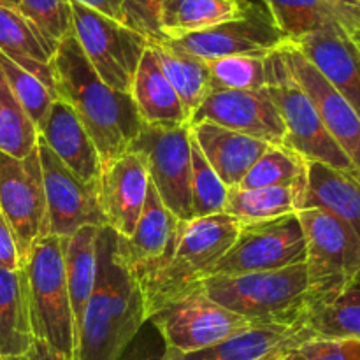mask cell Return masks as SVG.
Listing matches in <instances>:
<instances>
[{
  "instance_id": "obj_1",
  "label": "cell",
  "mask_w": 360,
  "mask_h": 360,
  "mask_svg": "<svg viewBox=\"0 0 360 360\" xmlns=\"http://www.w3.org/2000/svg\"><path fill=\"white\" fill-rule=\"evenodd\" d=\"M53 81L56 97L76 112L102 165L130 150L144 127L132 97L112 90L98 77L72 32L53 53Z\"/></svg>"
},
{
  "instance_id": "obj_2",
  "label": "cell",
  "mask_w": 360,
  "mask_h": 360,
  "mask_svg": "<svg viewBox=\"0 0 360 360\" xmlns=\"http://www.w3.org/2000/svg\"><path fill=\"white\" fill-rule=\"evenodd\" d=\"M116 234H98V273L76 340V360H118L146 322L143 290L116 257Z\"/></svg>"
},
{
  "instance_id": "obj_3",
  "label": "cell",
  "mask_w": 360,
  "mask_h": 360,
  "mask_svg": "<svg viewBox=\"0 0 360 360\" xmlns=\"http://www.w3.org/2000/svg\"><path fill=\"white\" fill-rule=\"evenodd\" d=\"M239 229L241 224L225 213L181 220L171 259L139 283L146 320L172 302L199 290L234 245Z\"/></svg>"
},
{
  "instance_id": "obj_4",
  "label": "cell",
  "mask_w": 360,
  "mask_h": 360,
  "mask_svg": "<svg viewBox=\"0 0 360 360\" xmlns=\"http://www.w3.org/2000/svg\"><path fill=\"white\" fill-rule=\"evenodd\" d=\"M200 292L250 323H294L311 309L304 264L264 273L214 276Z\"/></svg>"
},
{
  "instance_id": "obj_5",
  "label": "cell",
  "mask_w": 360,
  "mask_h": 360,
  "mask_svg": "<svg viewBox=\"0 0 360 360\" xmlns=\"http://www.w3.org/2000/svg\"><path fill=\"white\" fill-rule=\"evenodd\" d=\"M63 239L44 236L21 262L34 340L76 360V326L65 276Z\"/></svg>"
},
{
  "instance_id": "obj_6",
  "label": "cell",
  "mask_w": 360,
  "mask_h": 360,
  "mask_svg": "<svg viewBox=\"0 0 360 360\" xmlns=\"http://www.w3.org/2000/svg\"><path fill=\"white\" fill-rule=\"evenodd\" d=\"M297 217L304 234L313 306L329 304L343 297L359 276L360 239L347 224L322 210H301Z\"/></svg>"
},
{
  "instance_id": "obj_7",
  "label": "cell",
  "mask_w": 360,
  "mask_h": 360,
  "mask_svg": "<svg viewBox=\"0 0 360 360\" xmlns=\"http://www.w3.org/2000/svg\"><path fill=\"white\" fill-rule=\"evenodd\" d=\"M266 90L285 125V146L306 162H320L341 171H357L326 130L315 105L281 58L280 49L266 58Z\"/></svg>"
},
{
  "instance_id": "obj_8",
  "label": "cell",
  "mask_w": 360,
  "mask_h": 360,
  "mask_svg": "<svg viewBox=\"0 0 360 360\" xmlns=\"http://www.w3.org/2000/svg\"><path fill=\"white\" fill-rule=\"evenodd\" d=\"M72 34L84 56L112 90L130 95L134 77L150 42L132 28L101 13L70 2Z\"/></svg>"
},
{
  "instance_id": "obj_9",
  "label": "cell",
  "mask_w": 360,
  "mask_h": 360,
  "mask_svg": "<svg viewBox=\"0 0 360 360\" xmlns=\"http://www.w3.org/2000/svg\"><path fill=\"white\" fill-rule=\"evenodd\" d=\"M306 245L297 213L274 220L241 224L234 245L210 278L264 273L304 264ZM207 278V280H210Z\"/></svg>"
},
{
  "instance_id": "obj_10",
  "label": "cell",
  "mask_w": 360,
  "mask_h": 360,
  "mask_svg": "<svg viewBox=\"0 0 360 360\" xmlns=\"http://www.w3.org/2000/svg\"><path fill=\"white\" fill-rule=\"evenodd\" d=\"M130 150L144 157L151 185L176 218H192V136L190 125L178 129L143 127Z\"/></svg>"
},
{
  "instance_id": "obj_11",
  "label": "cell",
  "mask_w": 360,
  "mask_h": 360,
  "mask_svg": "<svg viewBox=\"0 0 360 360\" xmlns=\"http://www.w3.org/2000/svg\"><path fill=\"white\" fill-rule=\"evenodd\" d=\"M150 322L157 327L167 348L181 355L217 347L246 327L253 326L200 290L172 302L151 316Z\"/></svg>"
},
{
  "instance_id": "obj_12",
  "label": "cell",
  "mask_w": 360,
  "mask_h": 360,
  "mask_svg": "<svg viewBox=\"0 0 360 360\" xmlns=\"http://www.w3.org/2000/svg\"><path fill=\"white\" fill-rule=\"evenodd\" d=\"M0 213L16 238L21 262L48 232L44 179L37 150L25 158L0 151Z\"/></svg>"
},
{
  "instance_id": "obj_13",
  "label": "cell",
  "mask_w": 360,
  "mask_h": 360,
  "mask_svg": "<svg viewBox=\"0 0 360 360\" xmlns=\"http://www.w3.org/2000/svg\"><path fill=\"white\" fill-rule=\"evenodd\" d=\"M287 35L278 28L264 4H253L243 16L221 23L210 30L186 35L178 41H165L164 44L195 56L202 62L224 58V56H269L283 48Z\"/></svg>"
},
{
  "instance_id": "obj_14",
  "label": "cell",
  "mask_w": 360,
  "mask_h": 360,
  "mask_svg": "<svg viewBox=\"0 0 360 360\" xmlns=\"http://www.w3.org/2000/svg\"><path fill=\"white\" fill-rule=\"evenodd\" d=\"M37 153L44 179L49 236L69 238L83 227H108L98 200V181H81L42 139L37 141Z\"/></svg>"
},
{
  "instance_id": "obj_15",
  "label": "cell",
  "mask_w": 360,
  "mask_h": 360,
  "mask_svg": "<svg viewBox=\"0 0 360 360\" xmlns=\"http://www.w3.org/2000/svg\"><path fill=\"white\" fill-rule=\"evenodd\" d=\"M280 53L294 79L315 105L327 132L360 172V116L357 111L292 42L280 48Z\"/></svg>"
},
{
  "instance_id": "obj_16",
  "label": "cell",
  "mask_w": 360,
  "mask_h": 360,
  "mask_svg": "<svg viewBox=\"0 0 360 360\" xmlns=\"http://www.w3.org/2000/svg\"><path fill=\"white\" fill-rule=\"evenodd\" d=\"M210 122L243 136L285 146V125L273 98L262 90L211 91L190 118V125Z\"/></svg>"
},
{
  "instance_id": "obj_17",
  "label": "cell",
  "mask_w": 360,
  "mask_h": 360,
  "mask_svg": "<svg viewBox=\"0 0 360 360\" xmlns=\"http://www.w3.org/2000/svg\"><path fill=\"white\" fill-rule=\"evenodd\" d=\"M179 225L181 220L165 207L150 181L146 202L132 236H116L115 239L116 257L129 267L137 283H143L171 259L178 241Z\"/></svg>"
},
{
  "instance_id": "obj_18",
  "label": "cell",
  "mask_w": 360,
  "mask_h": 360,
  "mask_svg": "<svg viewBox=\"0 0 360 360\" xmlns=\"http://www.w3.org/2000/svg\"><path fill=\"white\" fill-rule=\"evenodd\" d=\"M150 172L139 151L129 150L102 165L98 200L105 224L120 238H130L146 202Z\"/></svg>"
},
{
  "instance_id": "obj_19",
  "label": "cell",
  "mask_w": 360,
  "mask_h": 360,
  "mask_svg": "<svg viewBox=\"0 0 360 360\" xmlns=\"http://www.w3.org/2000/svg\"><path fill=\"white\" fill-rule=\"evenodd\" d=\"M315 340L304 319L294 323H253L224 343L183 360H281L306 341Z\"/></svg>"
},
{
  "instance_id": "obj_20",
  "label": "cell",
  "mask_w": 360,
  "mask_h": 360,
  "mask_svg": "<svg viewBox=\"0 0 360 360\" xmlns=\"http://www.w3.org/2000/svg\"><path fill=\"white\" fill-rule=\"evenodd\" d=\"M288 41L338 32L360 44V9L336 0H262Z\"/></svg>"
},
{
  "instance_id": "obj_21",
  "label": "cell",
  "mask_w": 360,
  "mask_h": 360,
  "mask_svg": "<svg viewBox=\"0 0 360 360\" xmlns=\"http://www.w3.org/2000/svg\"><path fill=\"white\" fill-rule=\"evenodd\" d=\"M292 44L360 116V44L338 32H315L292 41Z\"/></svg>"
},
{
  "instance_id": "obj_22",
  "label": "cell",
  "mask_w": 360,
  "mask_h": 360,
  "mask_svg": "<svg viewBox=\"0 0 360 360\" xmlns=\"http://www.w3.org/2000/svg\"><path fill=\"white\" fill-rule=\"evenodd\" d=\"M39 139L44 141L46 146L81 181H98L102 172L98 151L69 104L60 98L53 102Z\"/></svg>"
},
{
  "instance_id": "obj_23",
  "label": "cell",
  "mask_w": 360,
  "mask_h": 360,
  "mask_svg": "<svg viewBox=\"0 0 360 360\" xmlns=\"http://www.w3.org/2000/svg\"><path fill=\"white\" fill-rule=\"evenodd\" d=\"M190 134L227 188L239 186L253 164L273 146L210 122L190 125Z\"/></svg>"
},
{
  "instance_id": "obj_24",
  "label": "cell",
  "mask_w": 360,
  "mask_h": 360,
  "mask_svg": "<svg viewBox=\"0 0 360 360\" xmlns=\"http://www.w3.org/2000/svg\"><path fill=\"white\" fill-rule=\"evenodd\" d=\"M130 97L143 125L151 129H178L190 125L188 115L172 84L162 72L151 44L137 67Z\"/></svg>"
},
{
  "instance_id": "obj_25",
  "label": "cell",
  "mask_w": 360,
  "mask_h": 360,
  "mask_svg": "<svg viewBox=\"0 0 360 360\" xmlns=\"http://www.w3.org/2000/svg\"><path fill=\"white\" fill-rule=\"evenodd\" d=\"M322 210L347 224L360 239V172L308 162L301 210Z\"/></svg>"
},
{
  "instance_id": "obj_26",
  "label": "cell",
  "mask_w": 360,
  "mask_h": 360,
  "mask_svg": "<svg viewBox=\"0 0 360 360\" xmlns=\"http://www.w3.org/2000/svg\"><path fill=\"white\" fill-rule=\"evenodd\" d=\"M250 0H165L158 13L162 42L210 30L243 16Z\"/></svg>"
},
{
  "instance_id": "obj_27",
  "label": "cell",
  "mask_w": 360,
  "mask_h": 360,
  "mask_svg": "<svg viewBox=\"0 0 360 360\" xmlns=\"http://www.w3.org/2000/svg\"><path fill=\"white\" fill-rule=\"evenodd\" d=\"M0 53L55 91L51 49L20 11L6 6H0Z\"/></svg>"
},
{
  "instance_id": "obj_28",
  "label": "cell",
  "mask_w": 360,
  "mask_h": 360,
  "mask_svg": "<svg viewBox=\"0 0 360 360\" xmlns=\"http://www.w3.org/2000/svg\"><path fill=\"white\" fill-rule=\"evenodd\" d=\"M101 229L102 227H83L63 239L67 288H69L74 326H76V340L84 309L97 283Z\"/></svg>"
},
{
  "instance_id": "obj_29",
  "label": "cell",
  "mask_w": 360,
  "mask_h": 360,
  "mask_svg": "<svg viewBox=\"0 0 360 360\" xmlns=\"http://www.w3.org/2000/svg\"><path fill=\"white\" fill-rule=\"evenodd\" d=\"M32 341L23 271L0 269V357H23Z\"/></svg>"
},
{
  "instance_id": "obj_30",
  "label": "cell",
  "mask_w": 360,
  "mask_h": 360,
  "mask_svg": "<svg viewBox=\"0 0 360 360\" xmlns=\"http://www.w3.org/2000/svg\"><path fill=\"white\" fill-rule=\"evenodd\" d=\"M304 190L295 186H262V188H229L225 214L239 224L274 220L297 213L302 207Z\"/></svg>"
},
{
  "instance_id": "obj_31",
  "label": "cell",
  "mask_w": 360,
  "mask_h": 360,
  "mask_svg": "<svg viewBox=\"0 0 360 360\" xmlns=\"http://www.w3.org/2000/svg\"><path fill=\"white\" fill-rule=\"evenodd\" d=\"M151 44V42H150ZM160 63L162 72L178 94L188 120L200 108L207 95L211 94V77L207 63L195 56L164 44H151Z\"/></svg>"
},
{
  "instance_id": "obj_32",
  "label": "cell",
  "mask_w": 360,
  "mask_h": 360,
  "mask_svg": "<svg viewBox=\"0 0 360 360\" xmlns=\"http://www.w3.org/2000/svg\"><path fill=\"white\" fill-rule=\"evenodd\" d=\"M308 162L287 146H269L236 188L295 186L306 192Z\"/></svg>"
},
{
  "instance_id": "obj_33",
  "label": "cell",
  "mask_w": 360,
  "mask_h": 360,
  "mask_svg": "<svg viewBox=\"0 0 360 360\" xmlns=\"http://www.w3.org/2000/svg\"><path fill=\"white\" fill-rule=\"evenodd\" d=\"M39 132L30 116L14 97L0 69V151L14 158H25L37 150Z\"/></svg>"
},
{
  "instance_id": "obj_34",
  "label": "cell",
  "mask_w": 360,
  "mask_h": 360,
  "mask_svg": "<svg viewBox=\"0 0 360 360\" xmlns=\"http://www.w3.org/2000/svg\"><path fill=\"white\" fill-rule=\"evenodd\" d=\"M306 323L315 340H341L360 343V301L340 297L329 304L313 306Z\"/></svg>"
},
{
  "instance_id": "obj_35",
  "label": "cell",
  "mask_w": 360,
  "mask_h": 360,
  "mask_svg": "<svg viewBox=\"0 0 360 360\" xmlns=\"http://www.w3.org/2000/svg\"><path fill=\"white\" fill-rule=\"evenodd\" d=\"M266 58L239 55L206 62L210 69L211 91H246L266 88Z\"/></svg>"
},
{
  "instance_id": "obj_36",
  "label": "cell",
  "mask_w": 360,
  "mask_h": 360,
  "mask_svg": "<svg viewBox=\"0 0 360 360\" xmlns=\"http://www.w3.org/2000/svg\"><path fill=\"white\" fill-rule=\"evenodd\" d=\"M0 69H2L14 97L18 98L25 112L30 116L37 132H41L53 102L58 98L56 94L51 88L46 86L41 79H37L30 72H27V70L18 67L14 62H11L2 53H0Z\"/></svg>"
},
{
  "instance_id": "obj_37",
  "label": "cell",
  "mask_w": 360,
  "mask_h": 360,
  "mask_svg": "<svg viewBox=\"0 0 360 360\" xmlns=\"http://www.w3.org/2000/svg\"><path fill=\"white\" fill-rule=\"evenodd\" d=\"M227 193L229 188L192 139V218L224 214Z\"/></svg>"
},
{
  "instance_id": "obj_38",
  "label": "cell",
  "mask_w": 360,
  "mask_h": 360,
  "mask_svg": "<svg viewBox=\"0 0 360 360\" xmlns=\"http://www.w3.org/2000/svg\"><path fill=\"white\" fill-rule=\"evenodd\" d=\"M20 13L34 25L51 53L72 32L70 0H21Z\"/></svg>"
},
{
  "instance_id": "obj_39",
  "label": "cell",
  "mask_w": 360,
  "mask_h": 360,
  "mask_svg": "<svg viewBox=\"0 0 360 360\" xmlns=\"http://www.w3.org/2000/svg\"><path fill=\"white\" fill-rule=\"evenodd\" d=\"M164 2L165 0H123L122 23L143 35L151 44H160L158 13Z\"/></svg>"
},
{
  "instance_id": "obj_40",
  "label": "cell",
  "mask_w": 360,
  "mask_h": 360,
  "mask_svg": "<svg viewBox=\"0 0 360 360\" xmlns=\"http://www.w3.org/2000/svg\"><path fill=\"white\" fill-rule=\"evenodd\" d=\"M118 360H183V355L167 348L157 327L146 320Z\"/></svg>"
},
{
  "instance_id": "obj_41",
  "label": "cell",
  "mask_w": 360,
  "mask_h": 360,
  "mask_svg": "<svg viewBox=\"0 0 360 360\" xmlns=\"http://www.w3.org/2000/svg\"><path fill=\"white\" fill-rule=\"evenodd\" d=\"M295 360H360L359 341L309 340L294 352Z\"/></svg>"
},
{
  "instance_id": "obj_42",
  "label": "cell",
  "mask_w": 360,
  "mask_h": 360,
  "mask_svg": "<svg viewBox=\"0 0 360 360\" xmlns=\"http://www.w3.org/2000/svg\"><path fill=\"white\" fill-rule=\"evenodd\" d=\"M0 269H21V257L18 252L16 238L2 213H0Z\"/></svg>"
},
{
  "instance_id": "obj_43",
  "label": "cell",
  "mask_w": 360,
  "mask_h": 360,
  "mask_svg": "<svg viewBox=\"0 0 360 360\" xmlns=\"http://www.w3.org/2000/svg\"><path fill=\"white\" fill-rule=\"evenodd\" d=\"M70 2L81 4V6L95 11V13H101L111 20L120 21V23L123 20V0H70Z\"/></svg>"
},
{
  "instance_id": "obj_44",
  "label": "cell",
  "mask_w": 360,
  "mask_h": 360,
  "mask_svg": "<svg viewBox=\"0 0 360 360\" xmlns=\"http://www.w3.org/2000/svg\"><path fill=\"white\" fill-rule=\"evenodd\" d=\"M27 360H69L63 355H60L58 352L53 350L51 347H48L42 341L34 340L32 341V347L27 354Z\"/></svg>"
},
{
  "instance_id": "obj_45",
  "label": "cell",
  "mask_w": 360,
  "mask_h": 360,
  "mask_svg": "<svg viewBox=\"0 0 360 360\" xmlns=\"http://www.w3.org/2000/svg\"><path fill=\"white\" fill-rule=\"evenodd\" d=\"M343 297L357 299V301H360V273H359V276L355 278V281H354V283H352V287L348 288L347 294H345Z\"/></svg>"
},
{
  "instance_id": "obj_46",
  "label": "cell",
  "mask_w": 360,
  "mask_h": 360,
  "mask_svg": "<svg viewBox=\"0 0 360 360\" xmlns=\"http://www.w3.org/2000/svg\"><path fill=\"white\" fill-rule=\"evenodd\" d=\"M0 6H6V7H11V9L20 11L21 0H0Z\"/></svg>"
},
{
  "instance_id": "obj_47",
  "label": "cell",
  "mask_w": 360,
  "mask_h": 360,
  "mask_svg": "<svg viewBox=\"0 0 360 360\" xmlns=\"http://www.w3.org/2000/svg\"><path fill=\"white\" fill-rule=\"evenodd\" d=\"M336 2L347 4V6H352V7H359V9H360V0H336Z\"/></svg>"
},
{
  "instance_id": "obj_48",
  "label": "cell",
  "mask_w": 360,
  "mask_h": 360,
  "mask_svg": "<svg viewBox=\"0 0 360 360\" xmlns=\"http://www.w3.org/2000/svg\"><path fill=\"white\" fill-rule=\"evenodd\" d=\"M0 360H27V355H23V357H2Z\"/></svg>"
},
{
  "instance_id": "obj_49",
  "label": "cell",
  "mask_w": 360,
  "mask_h": 360,
  "mask_svg": "<svg viewBox=\"0 0 360 360\" xmlns=\"http://www.w3.org/2000/svg\"><path fill=\"white\" fill-rule=\"evenodd\" d=\"M281 360H295V359H294V352H292L290 355H287V357H285V359H281Z\"/></svg>"
},
{
  "instance_id": "obj_50",
  "label": "cell",
  "mask_w": 360,
  "mask_h": 360,
  "mask_svg": "<svg viewBox=\"0 0 360 360\" xmlns=\"http://www.w3.org/2000/svg\"><path fill=\"white\" fill-rule=\"evenodd\" d=\"M0 359H2V357H0Z\"/></svg>"
}]
</instances>
